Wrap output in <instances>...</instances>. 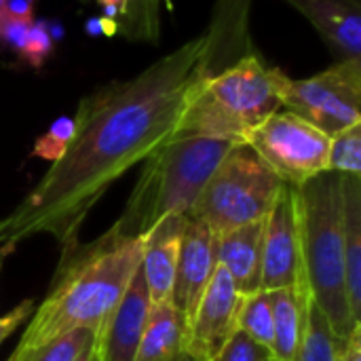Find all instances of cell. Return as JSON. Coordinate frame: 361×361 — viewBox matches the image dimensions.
<instances>
[{
  "mask_svg": "<svg viewBox=\"0 0 361 361\" xmlns=\"http://www.w3.org/2000/svg\"><path fill=\"white\" fill-rule=\"evenodd\" d=\"M214 34L197 36L127 80H114L80 99L74 135L30 195L0 220V254L36 235L61 247L108 188L178 133L195 89L209 76Z\"/></svg>",
  "mask_w": 361,
  "mask_h": 361,
  "instance_id": "1",
  "label": "cell"
},
{
  "mask_svg": "<svg viewBox=\"0 0 361 361\" xmlns=\"http://www.w3.org/2000/svg\"><path fill=\"white\" fill-rule=\"evenodd\" d=\"M142 262V237H123L112 228L91 243L78 239L61 247L47 298L17 347H36L61 334L87 328L99 330L123 298Z\"/></svg>",
  "mask_w": 361,
  "mask_h": 361,
  "instance_id": "2",
  "label": "cell"
},
{
  "mask_svg": "<svg viewBox=\"0 0 361 361\" xmlns=\"http://www.w3.org/2000/svg\"><path fill=\"white\" fill-rule=\"evenodd\" d=\"M292 188L307 290L313 305L328 319L334 336L345 341L360 322L351 313L345 283L341 173L324 171Z\"/></svg>",
  "mask_w": 361,
  "mask_h": 361,
  "instance_id": "3",
  "label": "cell"
},
{
  "mask_svg": "<svg viewBox=\"0 0 361 361\" xmlns=\"http://www.w3.org/2000/svg\"><path fill=\"white\" fill-rule=\"evenodd\" d=\"M235 144L239 142L176 133L144 161L140 180L112 231L123 237H142L163 216H188L203 186Z\"/></svg>",
  "mask_w": 361,
  "mask_h": 361,
  "instance_id": "4",
  "label": "cell"
},
{
  "mask_svg": "<svg viewBox=\"0 0 361 361\" xmlns=\"http://www.w3.org/2000/svg\"><path fill=\"white\" fill-rule=\"evenodd\" d=\"M277 74V68H267L256 55L209 74L190 95L178 133L245 142L260 123L281 110Z\"/></svg>",
  "mask_w": 361,
  "mask_h": 361,
  "instance_id": "5",
  "label": "cell"
},
{
  "mask_svg": "<svg viewBox=\"0 0 361 361\" xmlns=\"http://www.w3.org/2000/svg\"><path fill=\"white\" fill-rule=\"evenodd\" d=\"M286 182L245 144H235L220 161L188 218L214 235L260 222L269 216Z\"/></svg>",
  "mask_w": 361,
  "mask_h": 361,
  "instance_id": "6",
  "label": "cell"
},
{
  "mask_svg": "<svg viewBox=\"0 0 361 361\" xmlns=\"http://www.w3.org/2000/svg\"><path fill=\"white\" fill-rule=\"evenodd\" d=\"M277 95L281 108L311 123L326 135L345 131L361 123V59H343L300 80L279 70Z\"/></svg>",
  "mask_w": 361,
  "mask_h": 361,
  "instance_id": "7",
  "label": "cell"
},
{
  "mask_svg": "<svg viewBox=\"0 0 361 361\" xmlns=\"http://www.w3.org/2000/svg\"><path fill=\"white\" fill-rule=\"evenodd\" d=\"M245 144L290 186L328 171L330 135L288 110L271 114Z\"/></svg>",
  "mask_w": 361,
  "mask_h": 361,
  "instance_id": "8",
  "label": "cell"
},
{
  "mask_svg": "<svg viewBox=\"0 0 361 361\" xmlns=\"http://www.w3.org/2000/svg\"><path fill=\"white\" fill-rule=\"evenodd\" d=\"M305 283L300 231L294 188L283 186L279 199L264 220V247H262V290L296 288Z\"/></svg>",
  "mask_w": 361,
  "mask_h": 361,
  "instance_id": "9",
  "label": "cell"
},
{
  "mask_svg": "<svg viewBox=\"0 0 361 361\" xmlns=\"http://www.w3.org/2000/svg\"><path fill=\"white\" fill-rule=\"evenodd\" d=\"M241 296L233 286L224 267H216L209 286L205 288L190 322L186 353L197 361H214L237 332V313Z\"/></svg>",
  "mask_w": 361,
  "mask_h": 361,
  "instance_id": "10",
  "label": "cell"
},
{
  "mask_svg": "<svg viewBox=\"0 0 361 361\" xmlns=\"http://www.w3.org/2000/svg\"><path fill=\"white\" fill-rule=\"evenodd\" d=\"M218 267V235L201 222L188 218L173 275L171 305L190 322L205 288Z\"/></svg>",
  "mask_w": 361,
  "mask_h": 361,
  "instance_id": "11",
  "label": "cell"
},
{
  "mask_svg": "<svg viewBox=\"0 0 361 361\" xmlns=\"http://www.w3.org/2000/svg\"><path fill=\"white\" fill-rule=\"evenodd\" d=\"M150 296L142 267L131 277L123 298L97 330V361H133L150 311Z\"/></svg>",
  "mask_w": 361,
  "mask_h": 361,
  "instance_id": "12",
  "label": "cell"
},
{
  "mask_svg": "<svg viewBox=\"0 0 361 361\" xmlns=\"http://www.w3.org/2000/svg\"><path fill=\"white\" fill-rule=\"evenodd\" d=\"M188 216L169 214L154 222L142 235V273L146 279L150 302H171V288L176 264L180 256V243Z\"/></svg>",
  "mask_w": 361,
  "mask_h": 361,
  "instance_id": "13",
  "label": "cell"
},
{
  "mask_svg": "<svg viewBox=\"0 0 361 361\" xmlns=\"http://www.w3.org/2000/svg\"><path fill=\"white\" fill-rule=\"evenodd\" d=\"M341 59H361L360 0H288Z\"/></svg>",
  "mask_w": 361,
  "mask_h": 361,
  "instance_id": "14",
  "label": "cell"
},
{
  "mask_svg": "<svg viewBox=\"0 0 361 361\" xmlns=\"http://www.w3.org/2000/svg\"><path fill=\"white\" fill-rule=\"evenodd\" d=\"M264 220L218 235V264L226 269L239 296L262 290Z\"/></svg>",
  "mask_w": 361,
  "mask_h": 361,
  "instance_id": "15",
  "label": "cell"
},
{
  "mask_svg": "<svg viewBox=\"0 0 361 361\" xmlns=\"http://www.w3.org/2000/svg\"><path fill=\"white\" fill-rule=\"evenodd\" d=\"M188 319L171 302L150 305L133 361H178L186 353Z\"/></svg>",
  "mask_w": 361,
  "mask_h": 361,
  "instance_id": "16",
  "label": "cell"
},
{
  "mask_svg": "<svg viewBox=\"0 0 361 361\" xmlns=\"http://www.w3.org/2000/svg\"><path fill=\"white\" fill-rule=\"evenodd\" d=\"M343 192V254L349 307L361 324V176L341 173Z\"/></svg>",
  "mask_w": 361,
  "mask_h": 361,
  "instance_id": "17",
  "label": "cell"
},
{
  "mask_svg": "<svg viewBox=\"0 0 361 361\" xmlns=\"http://www.w3.org/2000/svg\"><path fill=\"white\" fill-rule=\"evenodd\" d=\"M271 311H273V357L275 361H296L300 353L305 315L311 294L307 283L296 288L271 290Z\"/></svg>",
  "mask_w": 361,
  "mask_h": 361,
  "instance_id": "18",
  "label": "cell"
},
{
  "mask_svg": "<svg viewBox=\"0 0 361 361\" xmlns=\"http://www.w3.org/2000/svg\"><path fill=\"white\" fill-rule=\"evenodd\" d=\"M97 341L95 330H74L36 347H17L6 361H80Z\"/></svg>",
  "mask_w": 361,
  "mask_h": 361,
  "instance_id": "19",
  "label": "cell"
},
{
  "mask_svg": "<svg viewBox=\"0 0 361 361\" xmlns=\"http://www.w3.org/2000/svg\"><path fill=\"white\" fill-rule=\"evenodd\" d=\"M338 338L334 336L324 313L309 300L305 315V332L296 361H336Z\"/></svg>",
  "mask_w": 361,
  "mask_h": 361,
  "instance_id": "20",
  "label": "cell"
},
{
  "mask_svg": "<svg viewBox=\"0 0 361 361\" xmlns=\"http://www.w3.org/2000/svg\"><path fill=\"white\" fill-rule=\"evenodd\" d=\"M237 330L247 334L254 343L273 349V311L269 292L260 290L250 296H241L237 313Z\"/></svg>",
  "mask_w": 361,
  "mask_h": 361,
  "instance_id": "21",
  "label": "cell"
},
{
  "mask_svg": "<svg viewBox=\"0 0 361 361\" xmlns=\"http://www.w3.org/2000/svg\"><path fill=\"white\" fill-rule=\"evenodd\" d=\"M328 171L361 176V123L330 135Z\"/></svg>",
  "mask_w": 361,
  "mask_h": 361,
  "instance_id": "22",
  "label": "cell"
},
{
  "mask_svg": "<svg viewBox=\"0 0 361 361\" xmlns=\"http://www.w3.org/2000/svg\"><path fill=\"white\" fill-rule=\"evenodd\" d=\"M72 135H74V116H59L47 129V133H42L36 140V144L32 148V157H40L44 161H51V163L61 159Z\"/></svg>",
  "mask_w": 361,
  "mask_h": 361,
  "instance_id": "23",
  "label": "cell"
},
{
  "mask_svg": "<svg viewBox=\"0 0 361 361\" xmlns=\"http://www.w3.org/2000/svg\"><path fill=\"white\" fill-rule=\"evenodd\" d=\"M269 357H273V353L267 347L254 343L247 334L237 330L214 361H267Z\"/></svg>",
  "mask_w": 361,
  "mask_h": 361,
  "instance_id": "24",
  "label": "cell"
},
{
  "mask_svg": "<svg viewBox=\"0 0 361 361\" xmlns=\"http://www.w3.org/2000/svg\"><path fill=\"white\" fill-rule=\"evenodd\" d=\"M53 51V38L49 34L47 21H32L30 23V32H27V44L23 51V57L32 68H40L44 63V59L51 55Z\"/></svg>",
  "mask_w": 361,
  "mask_h": 361,
  "instance_id": "25",
  "label": "cell"
},
{
  "mask_svg": "<svg viewBox=\"0 0 361 361\" xmlns=\"http://www.w3.org/2000/svg\"><path fill=\"white\" fill-rule=\"evenodd\" d=\"M30 23L32 21H21V19H11V17H4L0 21V42L6 44L11 51H15L19 57H23V51L27 44Z\"/></svg>",
  "mask_w": 361,
  "mask_h": 361,
  "instance_id": "26",
  "label": "cell"
},
{
  "mask_svg": "<svg viewBox=\"0 0 361 361\" xmlns=\"http://www.w3.org/2000/svg\"><path fill=\"white\" fill-rule=\"evenodd\" d=\"M34 311V302L32 300H23L19 307H15L6 317H0V345L32 315Z\"/></svg>",
  "mask_w": 361,
  "mask_h": 361,
  "instance_id": "27",
  "label": "cell"
},
{
  "mask_svg": "<svg viewBox=\"0 0 361 361\" xmlns=\"http://www.w3.org/2000/svg\"><path fill=\"white\" fill-rule=\"evenodd\" d=\"M336 361H361V324L345 341H338Z\"/></svg>",
  "mask_w": 361,
  "mask_h": 361,
  "instance_id": "28",
  "label": "cell"
},
{
  "mask_svg": "<svg viewBox=\"0 0 361 361\" xmlns=\"http://www.w3.org/2000/svg\"><path fill=\"white\" fill-rule=\"evenodd\" d=\"M4 17L34 21V0H6L4 2Z\"/></svg>",
  "mask_w": 361,
  "mask_h": 361,
  "instance_id": "29",
  "label": "cell"
},
{
  "mask_svg": "<svg viewBox=\"0 0 361 361\" xmlns=\"http://www.w3.org/2000/svg\"><path fill=\"white\" fill-rule=\"evenodd\" d=\"M85 30H87V34H91V36H97V34H108V36H112V34L116 32V23H114L112 19H108V17H97V19L87 21Z\"/></svg>",
  "mask_w": 361,
  "mask_h": 361,
  "instance_id": "30",
  "label": "cell"
},
{
  "mask_svg": "<svg viewBox=\"0 0 361 361\" xmlns=\"http://www.w3.org/2000/svg\"><path fill=\"white\" fill-rule=\"evenodd\" d=\"M97 2L104 6V17L108 19H114L127 6V0H97Z\"/></svg>",
  "mask_w": 361,
  "mask_h": 361,
  "instance_id": "31",
  "label": "cell"
},
{
  "mask_svg": "<svg viewBox=\"0 0 361 361\" xmlns=\"http://www.w3.org/2000/svg\"><path fill=\"white\" fill-rule=\"evenodd\" d=\"M80 361H97V353H95V347H93V349H91V351H89V353H87V355H85V357H82Z\"/></svg>",
  "mask_w": 361,
  "mask_h": 361,
  "instance_id": "32",
  "label": "cell"
},
{
  "mask_svg": "<svg viewBox=\"0 0 361 361\" xmlns=\"http://www.w3.org/2000/svg\"><path fill=\"white\" fill-rule=\"evenodd\" d=\"M178 361H197V360H195L192 355H188V353H182V355H180V360H178Z\"/></svg>",
  "mask_w": 361,
  "mask_h": 361,
  "instance_id": "33",
  "label": "cell"
},
{
  "mask_svg": "<svg viewBox=\"0 0 361 361\" xmlns=\"http://www.w3.org/2000/svg\"><path fill=\"white\" fill-rule=\"evenodd\" d=\"M4 2H6V0H0V13H2V15H4Z\"/></svg>",
  "mask_w": 361,
  "mask_h": 361,
  "instance_id": "34",
  "label": "cell"
},
{
  "mask_svg": "<svg viewBox=\"0 0 361 361\" xmlns=\"http://www.w3.org/2000/svg\"><path fill=\"white\" fill-rule=\"evenodd\" d=\"M2 19H4V15H2V13H0V21H2Z\"/></svg>",
  "mask_w": 361,
  "mask_h": 361,
  "instance_id": "35",
  "label": "cell"
},
{
  "mask_svg": "<svg viewBox=\"0 0 361 361\" xmlns=\"http://www.w3.org/2000/svg\"><path fill=\"white\" fill-rule=\"evenodd\" d=\"M267 361H275V357H269V360H267Z\"/></svg>",
  "mask_w": 361,
  "mask_h": 361,
  "instance_id": "36",
  "label": "cell"
}]
</instances>
